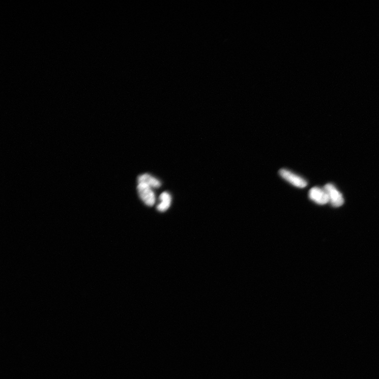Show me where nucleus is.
I'll return each instance as SVG.
<instances>
[{
	"mask_svg": "<svg viewBox=\"0 0 379 379\" xmlns=\"http://www.w3.org/2000/svg\"><path fill=\"white\" fill-rule=\"evenodd\" d=\"M138 183L145 184L151 188H158L161 186L160 181L148 174H144L138 178Z\"/></svg>",
	"mask_w": 379,
	"mask_h": 379,
	"instance_id": "39448f33",
	"label": "nucleus"
},
{
	"mask_svg": "<svg viewBox=\"0 0 379 379\" xmlns=\"http://www.w3.org/2000/svg\"><path fill=\"white\" fill-rule=\"evenodd\" d=\"M137 189L140 198L147 206L152 207L155 205L156 196L150 186L143 183H140Z\"/></svg>",
	"mask_w": 379,
	"mask_h": 379,
	"instance_id": "7ed1b4c3",
	"label": "nucleus"
},
{
	"mask_svg": "<svg viewBox=\"0 0 379 379\" xmlns=\"http://www.w3.org/2000/svg\"><path fill=\"white\" fill-rule=\"evenodd\" d=\"M324 189L328 195L329 202L333 207H339L343 205L344 202L343 196L334 185L328 184L324 187Z\"/></svg>",
	"mask_w": 379,
	"mask_h": 379,
	"instance_id": "f257e3e1",
	"label": "nucleus"
},
{
	"mask_svg": "<svg viewBox=\"0 0 379 379\" xmlns=\"http://www.w3.org/2000/svg\"><path fill=\"white\" fill-rule=\"evenodd\" d=\"M310 199L319 205H325L329 202V197L324 189L314 187L309 192Z\"/></svg>",
	"mask_w": 379,
	"mask_h": 379,
	"instance_id": "20e7f679",
	"label": "nucleus"
},
{
	"mask_svg": "<svg viewBox=\"0 0 379 379\" xmlns=\"http://www.w3.org/2000/svg\"><path fill=\"white\" fill-rule=\"evenodd\" d=\"M161 203L157 206V209L160 212H164L167 210L170 207L171 203V197L168 192H164L160 196Z\"/></svg>",
	"mask_w": 379,
	"mask_h": 379,
	"instance_id": "423d86ee",
	"label": "nucleus"
},
{
	"mask_svg": "<svg viewBox=\"0 0 379 379\" xmlns=\"http://www.w3.org/2000/svg\"><path fill=\"white\" fill-rule=\"evenodd\" d=\"M280 176L295 187L299 188H304L307 186V182L301 177L291 171L282 169L279 171Z\"/></svg>",
	"mask_w": 379,
	"mask_h": 379,
	"instance_id": "f03ea898",
	"label": "nucleus"
}]
</instances>
